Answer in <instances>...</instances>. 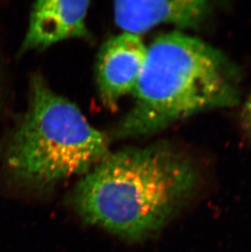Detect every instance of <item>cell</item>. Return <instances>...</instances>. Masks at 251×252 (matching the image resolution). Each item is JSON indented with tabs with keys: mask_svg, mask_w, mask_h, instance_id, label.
Wrapping results in <instances>:
<instances>
[{
	"mask_svg": "<svg viewBox=\"0 0 251 252\" xmlns=\"http://www.w3.org/2000/svg\"><path fill=\"white\" fill-rule=\"evenodd\" d=\"M240 124L242 131L251 140V94L242 105L240 114Z\"/></svg>",
	"mask_w": 251,
	"mask_h": 252,
	"instance_id": "cell-7",
	"label": "cell"
},
{
	"mask_svg": "<svg viewBox=\"0 0 251 252\" xmlns=\"http://www.w3.org/2000/svg\"><path fill=\"white\" fill-rule=\"evenodd\" d=\"M109 152V136L41 74H34L27 109L5 146L8 173L24 186L47 189L85 175Z\"/></svg>",
	"mask_w": 251,
	"mask_h": 252,
	"instance_id": "cell-3",
	"label": "cell"
},
{
	"mask_svg": "<svg viewBox=\"0 0 251 252\" xmlns=\"http://www.w3.org/2000/svg\"><path fill=\"white\" fill-rule=\"evenodd\" d=\"M241 74L218 48L180 31L147 46L132 107L114 126L117 140L149 137L178 122L239 103Z\"/></svg>",
	"mask_w": 251,
	"mask_h": 252,
	"instance_id": "cell-2",
	"label": "cell"
},
{
	"mask_svg": "<svg viewBox=\"0 0 251 252\" xmlns=\"http://www.w3.org/2000/svg\"><path fill=\"white\" fill-rule=\"evenodd\" d=\"M147 46L140 35L124 32L100 47L95 79L103 105L114 110L122 98L135 92L145 63Z\"/></svg>",
	"mask_w": 251,
	"mask_h": 252,
	"instance_id": "cell-4",
	"label": "cell"
},
{
	"mask_svg": "<svg viewBox=\"0 0 251 252\" xmlns=\"http://www.w3.org/2000/svg\"><path fill=\"white\" fill-rule=\"evenodd\" d=\"M113 9L114 22L119 28L140 35L163 24L197 29L212 13L214 5L204 0L117 1Z\"/></svg>",
	"mask_w": 251,
	"mask_h": 252,
	"instance_id": "cell-6",
	"label": "cell"
},
{
	"mask_svg": "<svg viewBox=\"0 0 251 252\" xmlns=\"http://www.w3.org/2000/svg\"><path fill=\"white\" fill-rule=\"evenodd\" d=\"M89 1L41 0L31 8L19 53L43 50L70 38L91 39L86 23Z\"/></svg>",
	"mask_w": 251,
	"mask_h": 252,
	"instance_id": "cell-5",
	"label": "cell"
},
{
	"mask_svg": "<svg viewBox=\"0 0 251 252\" xmlns=\"http://www.w3.org/2000/svg\"><path fill=\"white\" fill-rule=\"evenodd\" d=\"M199 181L192 158L163 140L110 151L83 175L71 202L88 224L124 239L144 240L184 209Z\"/></svg>",
	"mask_w": 251,
	"mask_h": 252,
	"instance_id": "cell-1",
	"label": "cell"
}]
</instances>
